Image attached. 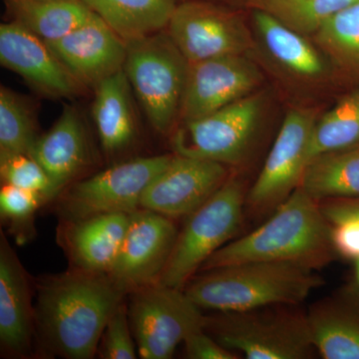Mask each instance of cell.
I'll use <instances>...</instances> for the list:
<instances>
[{"mask_svg": "<svg viewBox=\"0 0 359 359\" xmlns=\"http://www.w3.org/2000/svg\"><path fill=\"white\" fill-rule=\"evenodd\" d=\"M36 339L52 356L93 358L116 309L128 297L108 273L70 268L35 283Z\"/></svg>", "mask_w": 359, "mask_h": 359, "instance_id": "cell-1", "label": "cell"}, {"mask_svg": "<svg viewBox=\"0 0 359 359\" xmlns=\"http://www.w3.org/2000/svg\"><path fill=\"white\" fill-rule=\"evenodd\" d=\"M39 137L32 110L11 89H0V156L26 154Z\"/></svg>", "mask_w": 359, "mask_h": 359, "instance_id": "cell-29", "label": "cell"}, {"mask_svg": "<svg viewBox=\"0 0 359 359\" xmlns=\"http://www.w3.org/2000/svg\"><path fill=\"white\" fill-rule=\"evenodd\" d=\"M218 1L221 4H229V6H252V0H211Z\"/></svg>", "mask_w": 359, "mask_h": 359, "instance_id": "cell-36", "label": "cell"}, {"mask_svg": "<svg viewBox=\"0 0 359 359\" xmlns=\"http://www.w3.org/2000/svg\"><path fill=\"white\" fill-rule=\"evenodd\" d=\"M205 330L248 359H308L316 353L306 313L299 306L217 311L205 316Z\"/></svg>", "mask_w": 359, "mask_h": 359, "instance_id": "cell-4", "label": "cell"}, {"mask_svg": "<svg viewBox=\"0 0 359 359\" xmlns=\"http://www.w3.org/2000/svg\"><path fill=\"white\" fill-rule=\"evenodd\" d=\"M84 86L95 87L123 70L127 43L97 14L63 39L47 43Z\"/></svg>", "mask_w": 359, "mask_h": 359, "instance_id": "cell-16", "label": "cell"}, {"mask_svg": "<svg viewBox=\"0 0 359 359\" xmlns=\"http://www.w3.org/2000/svg\"><path fill=\"white\" fill-rule=\"evenodd\" d=\"M316 353L325 359H359V287L314 302L308 313Z\"/></svg>", "mask_w": 359, "mask_h": 359, "instance_id": "cell-20", "label": "cell"}, {"mask_svg": "<svg viewBox=\"0 0 359 359\" xmlns=\"http://www.w3.org/2000/svg\"><path fill=\"white\" fill-rule=\"evenodd\" d=\"M178 233L173 219L140 208L130 214L126 235L108 273L127 295L159 283Z\"/></svg>", "mask_w": 359, "mask_h": 359, "instance_id": "cell-11", "label": "cell"}, {"mask_svg": "<svg viewBox=\"0 0 359 359\" xmlns=\"http://www.w3.org/2000/svg\"><path fill=\"white\" fill-rule=\"evenodd\" d=\"M229 178L228 168L214 161L174 155L147 187L141 208L170 219L189 217Z\"/></svg>", "mask_w": 359, "mask_h": 359, "instance_id": "cell-14", "label": "cell"}, {"mask_svg": "<svg viewBox=\"0 0 359 359\" xmlns=\"http://www.w3.org/2000/svg\"><path fill=\"white\" fill-rule=\"evenodd\" d=\"M330 230L320 203L299 187L266 223L217 250L200 271L247 262H287L321 268L334 259Z\"/></svg>", "mask_w": 359, "mask_h": 359, "instance_id": "cell-2", "label": "cell"}, {"mask_svg": "<svg viewBox=\"0 0 359 359\" xmlns=\"http://www.w3.org/2000/svg\"><path fill=\"white\" fill-rule=\"evenodd\" d=\"M126 43L166 29L178 0H81Z\"/></svg>", "mask_w": 359, "mask_h": 359, "instance_id": "cell-22", "label": "cell"}, {"mask_svg": "<svg viewBox=\"0 0 359 359\" xmlns=\"http://www.w3.org/2000/svg\"><path fill=\"white\" fill-rule=\"evenodd\" d=\"M32 283L8 240L0 231V346L2 354L27 358L36 339Z\"/></svg>", "mask_w": 359, "mask_h": 359, "instance_id": "cell-17", "label": "cell"}, {"mask_svg": "<svg viewBox=\"0 0 359 359\" xmlns=\"http://www.w3.org/2000/svg\"><path fill=\"white\" fill-rule=\"evenodd\" d=\"M172 157L159 155L123 161L89 178L74 182L57 197L61 221L137 211L146 189Z\"/></svg>", "mask_w": 359, "mask_h": 359, "instance_id": "cell-7", "label": "cell"}, {"mask_svg": "<svg viewBox=\"0 0 359 359\" xmlns=\"http://www.w3.org/2000/svg\"><path fill=\"white\" fill-rule=\"evenodd\" d=\"M356 280H358V285L359 287V259L356 261Z\"/></svg>", "mask_w": 359, "mask_h": 359, "instance_id": "cell-37", "label": "cell"}, {"mask_svg": "<svg viewBox=\"0 0 359 359\" xmlns=\"http://www.w3.org/2000/svg\"><path fill=\"white\" fill-rule=\"evenodd\" d=\"M299 187L318 202L359 197V145L313 158Z\"/></svg>", "mask_w": 359, "mask_h": 359, "instance_id": "cell-24", "label": "cell"}, {"mask_svg": "<svg viewBox=\"0 0 359 359\" xmlns=\"http://www.w3.org/2000/svg\"><path fill=\"white\" fill-rule=\"evenodd\" d=\"M254 20L264 48L278 65L304 79L325 74V61L304 35L257 9Z\"/></svg>", "mask_w": 359, "mask_h": 359, "instance_id": "cell-23", "label": "cell"}, {"mask_svg": "<svg viewBox=\"0 0 359 359\" xmlns=\"http://www.w3.org/2000/svg\"><path fill=\"white\" fill-rule=\"evenodd\" d=\"M359 145V89L314 123L309 162L316 156ZM308 162V163H309Z\"/></svg>", "mask_w": 359, "mask_h": 359, "instance_id": "cell-26", "label": "cell"}, {"mask_svg": "<svg viewBox=\"0 0 359 359\" xmlns=\"http://www.w3.org/2000/svg\"><path fill=\"white\" fill-rule=\"evenodd\" d=\"M45 203L44 198L39 194L2 184L0 216L18 244H25L34 237L35 214Z\"/></svg>", "mask_w": 359, "mask_h": 359, "instance_id": "cell-30", "label": "cell"}, {"mask_svg": "<svg viewBox=\"0 0 359 359\" xmlns=\"http://www.w3.org/2000/svg\"><path fill=\"white\" fill-rule=\"evenodd\" d=\"M264 97L252 93L211 114L181 122L172 136L176 154L226 165L242 162L261 122Z\"/></svg>", "mask_w": 359, "mask_h": 359, "instance_id": "cell-9", "label": "cell"}, {"mask_svg": "<svg viewBox=\"0 0 359 359\" xmlns=\"http://www.w3.org/2000/svg\"><path fill=\"white\" fill-rule=\"evenodd\" d=\"M92 114L106 155L128 149L137 136L132 88L124 71L106 78L95 87Z\"/></svg>", "mask_w": 359, "mask_h": 359, "instance_id": "cell-21", "label": "cell"}, {"mask_svg": "<svg viewBox=\"0 0 359 359\" xmlns=\"http://www.w3.org/2000/svg\"><path fill=\"white\" fill-rule=\"evenodd\" d=\"M314 37L321 50L337 65L359 73V0L330 15Z\"/></svg>", "mask_w": 359, "mask_h": 359, "instance_id": "cell-27", "label": "cell"}, {"mask_svg": "<svg viewBox=\"0 0 359 359\" xmlns=\"http://www.w3.org/2000/svg\"><path fill=\"white\" fill-rule=\"evenodd\" d=\"M316 116L309 110L290 111L263 169L248 195L250 207L259 212L276 209L301 184L309 162Z\"/></svg>", "mask_w": 359, "mask_h": 359, "instance_id": "cell-12", "label": "cell"}, {"mask_svg": "<svg viewBox=\"0 0 359 359\" xmlns=\"http://www.w3.org/2000/svg\"><path fill=\"white\" fill-rule=\"evenodd\" d=\"M178 1L181 2V1H184V0H178Z\"/></svg>", "mask_w": 359, "mask_h": 359, "instance_id": "cell-38", "label": "cell"}, {"mask_svg": "<svg viewBox=\"0 0 359 359\" xmlns=\"http://www.w3.org/2000/svg\"><path fill=\"white\" fill-rule=\"evenodd\" d=\"M262 81L261 71L245 54L189 63L180 121L211 114L245 98Z\"/></svg>", "mask_w": 359, "mask_h": 359, "instance_id": "cell-13", "label": "cell"}, {"mask_svg": "<svg viewBox=\"0 0 359 359\" xmlns=\"http://www.w3.org/2000/svg\"><path fill=\"white\" fill-rule=\"evenodd\" d=\"M128 297L130 323L141 358H171L189 335L205 328L202 309L185 290L156 283Z\"/></svg>", "mask_w": 359, "mask_h": 359, "instance_id": "cell-8", "label": "cell"}, {"mask_svg": "<svg viewBox=\"0 0 359 359\" xmlns=\"http://www.w3.org/2000/svg\"><path fill=\"white\" fill-rule=\"evenodd\" d=\"M16 22L46 43L69 34L93 15L81 0H8Z\"/></svg>", "mask_w": 359, "mask_h": 359, "instance_id": "cell-25", "label": "cell"}, {"mask_svg": "<svg viewBox=\"0 0 359 359\" xmlns=\"http://www.w3.org/2000/svg\"><path fill=\"white\" fill-rule=\"evenodd\" d=\"M189 63L241 55L252 48L244 21L223 6L205 0H184L166 28Z\"/></svg>", "mask_w": 359, "mask_h": 359, "instance_id": "cell-10", "label": "cell"}, {"mask_svg": "<svg viewBox=\"0 0 359 359\" xmlns=\"http://www.w3.org/2000/svg\"><path fill=\"white\" fill-rule=\"evenodd\" d=\"M244 204L242 183L229 177L207 202L187 217L159 283L185 289L208 259L231 242L240 230Z\"/></svg>", "mask_w": 359, "mask_h": 359, "instance_id": "cell-6", "label": "cell"}, {"mask_svg": "<svg viewBox=\"0 0 359 359\" xmlns=\"http://www.w3.org/2000/svg\"><path fill=\"white\" fill-rule=\"evenodd\" d=\"M330 238L335 252L340 256L359 259V219H342L332 224Z\"/></svg>", "mask_w": 359, "mask_h": 359, "instance_id": "cell-34", "label": "cell"}, {"mask_svg": "<svg viewBox=\"0 0 359 359\" xmlns=\"http://www.w3.org/2000/svg\"><path fill=\"white\" fill-rule=\"evenodd\" d=\"M323 285L316 269L287 262H247L195 276L185 292L202 309L243 311L299 306Z\"/></svg>", "mask_w": 359, "mask_h": 359, "instance_id": "cell-3", "label": "cell"}, {"mask_svg": "<svg viewBox=\"0 0 359 359\" xmlns=\"http://www.w3.org/2000/svg\"><path fill=\"white\" fill-rule=\"evenodd\" d=\"M354 0H252V6L302 35L314 34L325 20Z\"/></svg>", "mask_w": 359, "mask_h": 359, "instance_id": "cell-28", "label": "cell"}, {"mask_svg": "<svg viewBox=\"0 0 359 359\" xmlns=\"http://www.w3.org/2000/svg\"><path fill=\"white\" fill-rule=\"evenodd\" d=\"M188 69L166 29L127 43L123 71L158 133H171L180 122Z\"/></svg>", "mask_w": 359, "mask_h": 359, "instance_id": "cell-5", "label": "cell"}, {"mask_svg": "<svg viewBox=\"0 0 359 359\" xmlns=\"http://www.w3.org/2000/svg\"><path fill=\"white\" fill-rule=\"evenodd\" d=\"M29 156L48 175L56 198L74 183L90 163L88 137L77 111L66 107L52 128L37 138Z\"/></svg>", "mask_w": 359, "mask_h": 359, "instance_id": "cell-19", "label": "cell"}, {"mask_svg": "<svg viewBox=\"0 0 359 359\" xmlns=\"http://www.w3.org/2000/svg\"><path fill=\"white\" fill-rule=\"evenodd\" d=\"M129 214H104L77 221H61L58 243L70 268L109 273L121 248Z\"/></svg>", "mask_w": 359, "mask_h": 359, "instance_id": "cell-18", "label": "cell"}, {"mask_svg": "<svg viewBox=\"0 0 359 359\" xmlns=\"http://www.w3.org/2000/svg\"><path fill=\"white\" fill-rule=\"evenodd\" d=\"M135 342L126 299L121 302L104 328L98 351L104 359H135L137 358Z\"/></svg>", "mask_w": 359, "mask_h": 359, "instance_id": "cell-32", "label": "cell"}, {"mask_svg": "<svg viewBox=\"0 0 359 359\" xmlns=\"http://www.w3.org/2000/svg\"><path fill=\"white\" fill-rule=\"evenodd\" d=\"M0 63L43 95L73 98L84 88L46 42L16 21L0 25Z\"/></svg>", "mask_w": 359, "mask_h": 359, "instance_id": "cell-15", "label": "cell"}, {"mask_svg": "<svg viewBox=\"0 0 359 359\" xmlns=\"http://www.w3.org/2000/svg\"><path fill=\"white\" fill-rule=\"evenodd\" d=\"M187 358L191 359H238V354L222 346L205 328L189 335L184 341Z\"/></svg>", "mask_w": 359, "mask_h": 359, "instance_id": "cell-33", "label": "cell"}, {"mask_svg": "<svg viewBox=\"0 0 359 359\" xmlns=\"http://www.w3.org/2000/svg\"><path fill=\"white\" fill-rule=\"evenodd\" d=\"M0 176L2 183L39 194L46 203L56 198L48 175L29 155L0 156Z\"/></svg>", "mask_w": 359, "mask_h": 359, "instance_id": "cell-31", "label": "cell"}, {"mask_svg": "<svg viewBox=\"0 0 359 359\" xmlns=\"http://www.w3.org/2000/svg\"><path fill=\"white\" fill-rule=\"evenodd\" d=\"M321 211L330 224L342 219H359V197L335 199L318 202Z\"/></svg>", "mask_w": 359, "mask_h": 359, "instance_id": "cell-35", "label": "cell"}]
</instances>
